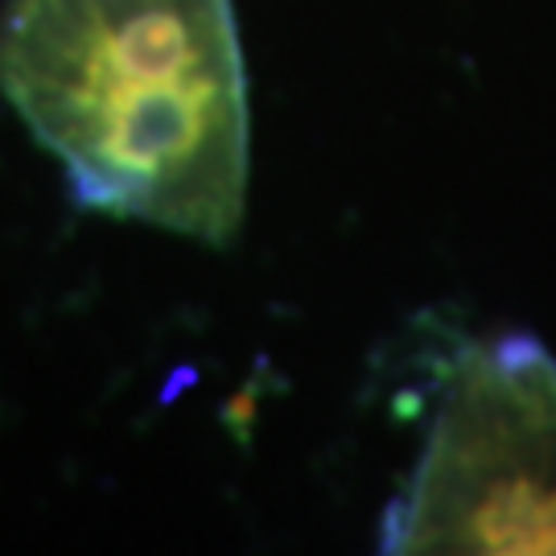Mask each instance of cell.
I'll return each mask as SVG.
<instances>
[{
    "instance_id": "1",
    "label": "cell",
    "mask_w": 556,
    "mask_h": 556,
    "mask_svg": "<svg viewBox=\"0 0 556 556\" xmlns=\"http://www.w3.org/2000/svg\"><path fill=\"white\" fill-rule=\"evenodd\" d=\"M0 91L83 206L236 239L248 71L231 0H9Z\"/></svg>"
},
{
    "instance_id": "2",
    "label": "cell",
    "mask_w": 556,
    "mask_h": 556,
    "mask_svg": "<svg viewBox=\"0 0 556 556\" xmlns=\"http://www.w3.org/2000/svg\"><path fill=\"white\" fill-rule=\"evenodd\" d=\"M392 553H556V363L528 338L457 358Z\"/></svg>"
}]
</instances>
